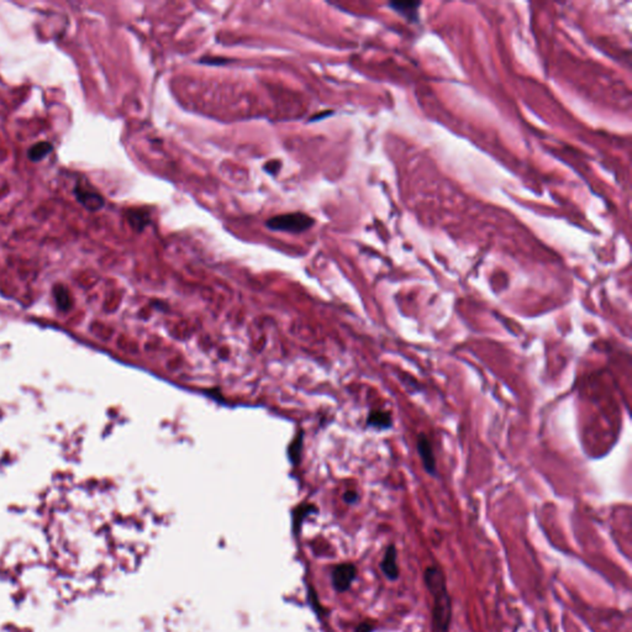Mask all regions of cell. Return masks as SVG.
I'll return each instance as SVG.
<instances>
[{
	"instance_id": "1",
	"label": "cell",
	"mask_w": 632,
	"mask_h": 632,
	"mask_svg": "<svg viewBox=\"0 0 632 632\" xmlns=\"http://www.w3.org/2000/svg\"><path fill=\"white\" fill-rule=\"evenodd\" d=\"M424 581L432 598V630L448 632L452 621V601L442 569L430 566L424 572Z\"/></svg>"
},
{
	"instance_id": "2",
	"label": "cell",
	"mask_w": 632,
	"mask_h": 632,
	"mask_svg": "<svg viewBox=\"0 0 632 632\" xmlns=\"http://www.w3.org/2000/svg\"><path fill=\"white\" fill-rule=\"evenodd\" d=\"M315 224V220L304 212H290V214L278 215L270 218L265 225L273 231H284L299 233L308 231Z\"/></svg>"
},
{
	"instance_id": "3",
	"label": "cell",
	"mask_w": 632,
	"mask_h": 632,
	"mask_svg": "<svg viewBox=\"0 0 632 632\" xmlns=\"http://www.w3.org/2000/svg\"><path fill=\"white\" fill-rule=\"evenodd\" d=\"M418 452L420 456L422 466H424L425 471L430 475L435 477L437 474L436 469V459L433 456L432 446H431L429 439L425 435H420L418 439Z\"/></svg>"
},
{
	"instance_id": "4",
	"label": "cell",
	"mask_w": 632,
	"mask_h": 632,
	"mask_svg": "<svg viewBox=\"0 0 632 632\" xmlns=\"http://www.w3.org/2000/svg\"><path fill=\"white\" fill-rule=\"evenodd\" d=\"M398 552L394 545L388 546L385 549L382 562H380V568H382L383 574L388 578L389 580H397L399 578V566L397 562Z\"/></svg>"
},
{
	"instance_id": "5",
	"label": "cell",
	"mask_w": 632,
	"mask_h": 632,
	"mask_svg": "<svg viewBox=\"0 0 632 632\" xmlns=\"http://www.w3.org/2000/svg\"><path fill=\"white\" fill-rule=\"evenodd\" d=\"M354 577H356V568L353 565H341L333 571L332 580L333 586L338 592H345L350 588Z\"/></svg>"
},
{
	"instance_id": "6",
	"label": "cell",
	"mask_w": 632,
	"mask_h": 632,
	"mask_svg": "<svg viewBox=\"0 0 632 632\" xmlns=\"http://www.w3.org/2000/svg\"><path fill=\"white\" fill-rule=\"evenodd\" d=\"M76 196L78 202L84 206L85 209L90 211H96L103 208L104 205V199L98 193L88 190H82V189H76Z\"/></svg>"
},
{
	"instance_id": "7",
	"label": "cell",
	"mask_w": 632,
	"mask_h": 632,
	"mask_svg": "<svg viewBox=\"0 0 632 632\" xmlns=\"http://www.w3.org/2000/svg\"><path fill=\"white\" fill-rule=\"evenodd\" d=\"M128 220L132 229L142 231L150 224V214L144 209H131L128 211Z\"/></svg>"
},
{
	"instance_id": "8",
	"label": "cell",
	"mask_w": 632,
	"mask_h": 632,
	"mask_svg": "<svg viewBox=\"0 0 632 632\" xmlns=\"http://www.w3.org/2000/svg\"><path fill=\"white\" fill-rule=\"evenodd\" d=\"M368 424L377 429H388L392 426V418L388 412L374 411L372 412L368 419Z\"/></svg>"
},
{
	"instance_id": "9",
	"label": "cell",
	"mask_w": 632,
	"mask_h": 632,
	"mask_svg": "<svg viewBox=\"0 0 632 632\" xmlns=\"http://www.w3.org/2000/svg\"><path fill=\"white\" fill-rule=\"evenodd\" d=\"M52 151V144L48 142H38L36 144H34V146L31 147L30 150H29V158L31 159L32 162H38L41 161L43 157H46L47 155H48L50 152Z\"/></svg>"
},
{
	"instance_id": "10",
	"label": "cell",
	"mask_w": 632,
	"mask_h": 632,
	"mask_svg": "<svg viewBox=\"0 0 632 632\" xmlns=\"http://www.w3.org/2000/svg\"><path fill=\"white\" fill-rule=\"evenodd\" d=\"M55 297L56 300H57L58 305L62 306V308H68L69 306V294H68V290L64 286L62 285H57L55 288Z\"/></svg>"
},
{
	"instance_id": "11",
	"label": "cell",
	"mask_w": 632,
	"mask_h": 632,
	"mask_svg": "<svg viewBox=\"0 0 632 632\" xmlns=\"http://www.w3.org/2000/svg\"><path fill=\"white\" fill-rule=\"evenodd\" d=\"M202 63L209 64V66H221V64H226L229 63L230 60H227V58H223V57H210V58H202Z\"/></svg>"
},
{
	"instance_id": "12",
	"label": "cell",
	"mask_w": 632,
	"mask_h": 632,
	"mask_svg": "<svg viewBox=\"0 0 632 632\" xmlns=\"http://www.w3.org/2000/svg\"><path fill=\"white\" fill-rule=\"evenodd\" d=\"M279 168H280V162L279 161H272V162H270V163H267L264 166V169L267 171V172L270 173V174H273V176H274V174H277V172H278V171H279Z\"/></svg>"
},
{
	"instance_id": "13",
	"label": "cell",
	"mask_w": 632,
	"mask_h": 632,
	"mask_svg": "<svg viewBox=\"0 0 632 632\" xmlns=\"http://www.w3.org/2000/svg\"><path fill=\"white\" fill-rule=\"evenodd\" d=\"M373 631V625L368 624V622H363L358 626V628H357V632H372Z\"/></svg>"
},
{
	"instance_id": "14",
	"label": "cell",
	"mask_w": 632,
	"mask_h": 632,
	"mask_svg": "<svg viewBox=\"0 0 632 632\" xmlns=\"http://www.w3.org/2000/svg\"><path fill=\"white\" fill-rule=\"evenodd\" d=\"M345 498H346V500L348 501V503H354L357 499V494L356 493H347Z\"/></svg>"
}]
</instances>
